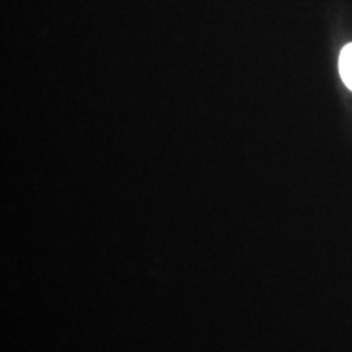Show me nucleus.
<instances>
[{
  "label": "nucleus",
  "instance_id": "nucleus-1",
  "mask_svg": "<svg viewBox=\"0 0 352 352\" xmlns=\"http://www.w3.org/2000/svg\"><path fill=\"white\" fill-rule=\"evenodd\" d=\"M340 74L346 87L352 90V43L347 44L340 56Z\"/></svg>",
  "mask_w": 352,
  "mask_h": 352
}]
</instances>
